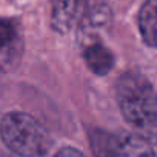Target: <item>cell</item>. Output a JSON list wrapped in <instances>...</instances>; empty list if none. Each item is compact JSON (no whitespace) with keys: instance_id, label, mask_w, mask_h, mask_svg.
Returning a JSON list of instances; mask_svg holds the SVG:
<instances>
[{"instance_id":"52a82bcc","label":"cell","mask_w":157,"mask_h":157,"mask_svg":"<svg viewBox=\"0 0 157 157\" xmlns=\"http://www.w3.org/2000/svg\"><path fill=\"white\" fill-rule=\"evenodd\" d=\"M139 31L143 42L157 48V0H146L139 13Z\"/></svg>"},{"instance_id":"277c9868","label":"cell","mask_w":157,"mask_h":157,"mask_svg":"<svg viewBox=\"0 0 157 157\" xmlns=\"http://www.w3.org/2000/svg\"><path fill=\"white\" fill-rule=\"evenodd\" d=\"M23 56V34L17 22L0 19V72H11Z\"/></svg>"},{"instance_id":"8992f818","label":"cell","mask_w":157,"mask_h":157,"mask_svg":"<svg viewBox=\"0 0 157 157\" xmlns=\"http://www.w3.org/2000/svg\"><path fill=\"white\" fill-rule=\"evenodd\" d=\"M83 59L86 66L97 75H105L114 68L113 52L99 39L83 43Z\"/></svg>"},{"instance_id":"ba28073f","label":"cell","mask_w":157,"mask_h":157,"mask_svg":"<svg viewBox=\"0 0 157 157\" xmlns=\"http://www.w3.org/2000/svg\"><path fill=\"white\" fill-rule=\"evenodd\" d=\"M54 157H85V154L72 146H65V148L59 149Z\"/></svg>"},{"instance_id":"7a4b0ae2","label":"cell","mask_w":157,"mask_h":157,"mask_svg":"<svg viewBox=\"0 0 157 157\" xmlns=\"http://www.w3.org/2000/svg\"><path fill=\"white\" fill-rule=\"evenodd\" d=\"M0 137L10 151L20 157H43L52 145L46 128L33 116L20 111L3 116Z\"/></svg>"},{"instance_id":"3957f363","label":"cell","mask_w":157,"mask_h":157,"mask_svg":"<svg viewBox=\"0 0 157 157\" xmlns=\"http://www.w3.org/2000/svg\"><path fill=\"white\" fill-rule=\"evenodd\" d=\"M93 149L97 157H157L151 143L129 132H96Z\"/></svg>"},{"instance_id":"6da1fadb","label":"cell","mask_w":157,"mask_h":157,"mask_svg":"<svg viewBox=\"0 0 157 157\" xmlns=\"http://www.w3.org/2000/svg\"><path fill=\"white\" fill-rule=\"evenodd\" d=\"M116 99L134 134L157 145V90L139 72L123 74L116 85Z\"/></svg>"},{"instance_id":"5b68a950","label":"cell","mask_w":157,"mask_h":157,"mask_svg":"<svg viewBox=\"0 0 157 157\" xmlns=\"http://www.w3.org/2000/svg\"><path fill=\"white\" fill-rule=\"evenodd\" d=\"M88 11V0H51V26L66 34L80 25Z\"/></svg>"}]
</instances>
